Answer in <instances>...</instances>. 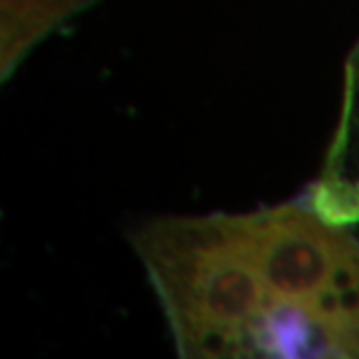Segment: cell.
<instances>
[{
    "label": "cell",
    "mask_w": 359,
    "mask_h": 359,
    "mask_svg": "<svg viewBox=\"0 0 359 359\" xmlns=\"http://www.w3.org/2000/svg\"><path fill=\"white\" fill-rule=\"evenodd\" d=\"M309 205L335 226L359 224V39L347 54L341 116Z\"/></svg>",
    "instance_id": "7a4b0ae2"
},
{
    "label": "cell",
    "mask_w": 359,
    "mask_h": 359,
    "mask_svg": "<svg viewBox=\"0 0 359 359\" xmlns=\"http://www.w3.org/2000/svg\"><path fill=\"white\" fill-rule=\"evenodd\" d=\"M94 0H2L0 68L2 82L13 76L32 48L56 26L88 8Z\"/></svg>",
    "instance_id": "3957f363"
},
{
    "label": "cell",
    "mask_w": 359,
    "mask_h": 359,
    "mask_svg": "<svg viewBox=\"0 0 359 359\" xmlns=\"http://www.w3.org/2000/svg\"><path fill=\"white\" fill-rule=\"evenodd\" d=\"M130 242L180 358L359 359V240L309 204L162 216Z\"/></svg>",
    "instance_id": "6da1fadb"
}]
</instances>
